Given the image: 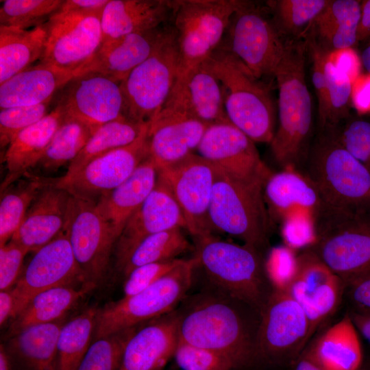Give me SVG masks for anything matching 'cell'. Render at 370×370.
Instances as JSON below:
<instances>
[{"mask_svg": "<svg viewBox=\"0 0 370 370\" xmlns=\"http://www.w3.org/2000/svg\"><path fill=\"white\" fill-rule=\"evenodd\" d=\"M195 256L213 286L262 311L276 288L262 252L246 245L217 238L197 237Z\"/></svg>", "mask_w": 370, "mask_h": 370, "instance_id": "3", "label": "cell"}, {"mask_svg": "<svg viewBox=\"0 0 370 370\" xmlns=\"http://www.w3.org/2000/svg\"><path fill=\"white\" fill-rule=\"evenodd\" d=\"M158 177V168L148 156L127 180L96 201L118 239L130 217L155 187Z\"/></svg>", "mask_w": 370, "mask_h": 370, "instance_id": "29", "label": "cell"}, {"mask_svg": "<svg viewBox=\"0 0 370 370\" xmlns=\"http://www.w3.org/2000/svg\"><path fill=\"white\" fill-rule=\"evenodd\" d=\"M184 116L210 126L230 122L225 112L221 84L208 59L173 87L156 116Z\"/></svg>", "mask_w": 370, "mask_h": 370, "instance_id": "21", "label": "cell"}, {"mask_svg": "<svg viewBox=\"0 0 370 370\" xmlns=\"http://www.w3.org/2000/svg\"><path fill=\"white\" fill-rule=\"evenodd\" d=\"M370 37V0L361 1V18L358 30V41Z\"/></svg>", "mask_w": 370, "mask_h": 370, "instance_id": "58", "label": "cell"}, {"mask_svg": "<svg viewBox=\"0 0 370 370\" xmlns=\"http://www.w3.org/2000/svg\"><path fill=\"white\" fill-rule=\"evenodd\" d=\"M209 218L213 231L237 238L261 252L269 245L273 223L262 186L235 179L216 168Z\"/></svg>", "mask_w": 370, "mask_h": 370, "instance_id": "7", "label": "cell"}, {"mask_svg": "<svg viewBox=\"0 0 370 370\" xmlns=\"http://www.w3.org/2000/svg\"><path fill=\"white\" fill-rule=\"evenodd\" d=\"M53 102L3 108L0 110V145L8 146L22 130L38 122L51 110Z\"/></svg>", "mask_w": 370, "mask_h": 370, "instance_id": "46", "label": "cell"}, {"mask_svg": "<svg viewBox=\"0 0 370 370\" xmlns=\"http://www.w3.org/2000/svg\"><path fill=\"white\" fill-rule=\"evenodd\" d=\"M348 313L356 329L370 343V314L352 310Z\"/></svg>", "mask_w": 370, "mask_h": 370, "instance_id": "59", "label": "cell"}, {"mask_svg": "<svg viewBox=\"0 0 370 370\" xmlns=\"http://www.w3.org/2000/svg\"><path fill=\"white\" fill-rule=\"evenodd\" d=\"M0 370H16L3 343L0 345Z\"/></svg>", "mask_w": 370, "mask_h": 370, "instance_id": "61", "label": "cell"}, {"mask_svg": "<svg viewBox=\"0 0 370 370\" xmlns=\"http://www.w3.org/2000/svg\"><path fill=\"white\" fill-rule=\"evenodd\" d=\"M164 29V27L160 26L102 43L94 56L75 75L99 73L121 83L153 53Z\"/></svg>", "mask_w": 370, "mask_h": 370, "instance_id": "26", "label": "cell"}, {"mask_svg": "<svg viewBox=\"0 0 370 370\" xmlns=\"http://www.w3.org/2000/svg\"><path fill=\"white\" fill-rule=\"evenodd\" d=\"M352 310L368 313L370 312V271L359 277L349 284L345 291Z\"/></svg>", "mask_w": 370, "mask_h": 370, "instance_id": "53", "label": "cell"}, {"mask_svg": "<svg viewBox=\"0 0 370 370\" xmlns=\"http://www.w3.org/2000/svg\"><path fill=\"white\" fill-rule=\"evenodd\" d=\"M182 229L167 230L146 237L116 265L117 269L125 278L138 267L177 258L191 247Z\"/></svg>", "mask_w": 370, "mask_h": 370, "instance_id": "37", "label": "cell"}, {"mask_svg": "<svg viewBox=\"0 0 370 370\" xmlns=\"http://www.w3.org/2000/svg\"><path fill=\"white\" fill-rule=\"evenodd\" d=\"M264 197L272 223L280 224L299 217L314 219L322 204L304 172L291 167L271 173L264 186Z\"/></svg>", "mask_w": 370, "mask_h": 370, "instance_id": "25", "label": "cell"}, {"mask_svg": "<svg viewBox=\"0 0 370 370\" xmlns=\"http://www.w3.org/2000/svg\"><path fill=\"white\" fill-rule=\"evenodd\" d=\"M230 45L225 47L257 78L274 75L282 57L285 42L267 18L245 1L231 18Z\"/></svg>", "mask_w": 370, "mask_h": 370, "instance_id": "18", "label": "cell"}, {"mask_svg": "<svg viewBox=\"0 0 370 370\" xmlns=\"http://www.w3.org/2000/svg\"><path fill=\"white\" fill-rule=\"evenodd\" d=\"M360 60L367 73L370 75V42L362 51Z\"/></svg>", "mask_w": 370, "mask_h": 370, "instance_id": "62", "label": "cell"}, {"mask_svg": "<svg viewBox=\"0 0 370 370\" xmlns=\"http://www.w3.org/2000/svg\"><path fill=\"white\" fill-rule=\"evenodd\" d=\"M65 317L32 325L8 338L3 343L16 370H58L57 345Z\"/></svg>", "mask_w": 370, "mask_h": 370, "instance_id": "30", "label": "cell"}, {"mask_svg": "<svg viewBox=\"0 0 370 370\" xmlns=\"http://www.w3.org/2000/svg\"><path fill=\"white\" fill-rule=\"evenodd\" d=\"M327 59L352 82L360 74L361 60L352 48L328 51Z\"/></svg>", "mask_w": 370, "mask_h": 370, "instance_id": "54", "label": "cell"}, {"mask_svg": "<svg viewBox=\"0 0 370 370\" xmlns=\"http://www.w3.org/2000/svg\"><path fill=\"white\" fill-rule=\"evenodd\" d=\"M309 322L301 306L276 288L261 311L258 334V365L291 367L310 339Z\"/></svg>", "mask_w": 370, "mask_h": 370, "instance_id": "11", "label": "cell"}, {"mask_svg": "<svg viewBox=\"0 0 370 370\" xmlns=\"http://www.w3.org/2000/svg\"><path fill=\"white\" fill-rule=\"evenodd\" d=\"M138 325L95 339L76 370H118L126 345Z\"/></svg>", "mask_w": 370, "mask_h": 370, "instance_id": "44", "label": "cell"}, {"mask_svg": "<svg viewBox=\"0 0 370 370\" xmlns=\"http://www.w3.org/2000/svg\"><path fill=\"white\" fill-rule=\"evenodd\" d=\"M43 119L20 132L8 146L4 155L7 173L1 184V192L38 164L64 114L57 106Z\"/></svg>", "mask_w": 370, "mask_h": 370, "instance_id": "31", "label": "cell"}, {"mask_svg": "<svg viewBox=\"0 0 370 370\" xmlns=\"http://www.w3.org/2000/svg\"><path fill=\"white\" fill-rule=\"evenodd\" d=\"M179 66L176 32L173 26L164 27L153 53L121 83L124 116L141 124L151 123L172 92Z\"/></svg>", "mask_w": 370, "mask_h": 370, "instance_id": "9", "label": "cell"}, {"mask_svg": "<svg viewBox=\"0 0 370 370\" xmlns=\"http://www.w3.org/2000/svg\"><path fill=\"white\" fill-rule=\"evenodd\" d=\"M214 288L196 295L185 308L177 310L179 341L221 354L237 369L258 365L260 311Z\"/></svg>", "mask_w": 370, "mask_h": 370, "instance_id": "1", "label": "cell"}, {"mask_svg": "<svg viewBox=\"0 0 370 370\" xmlns=\"http://www.w3.org/2000/svg\"><path fill=\"white\" fill-rule=\"evenodd\" d=\"M197 150L217 169L247 183L264 186L273 173L255 143L231 122L208 126Z\"/></svg>", "mask_w": 370, "mask_h": 370, "instance_id": "20", "label": "cell"}, {"mask_svg": "<svg viewBox=\"0 0 370 370\" xmlns=\"http://www.w3.org/2000/svg\"><path fill=\"white\" fill-rule=\"evenodd\" d=\"M179 321L175 309L138 328L126 345L118 370H162L177 345Z\"/></svg>", "mask_w": 370, "mask_h": 370, "instance_id": "23", "label": "cell"}, {"mask_svg": "<svg viewBox=\"0 0 370 370\" xmlns=\"http://www.w3.org/2000/svg\"><path fill=\"white\" fill-rule=\"evenodd\" d=\"M281 232L286 246L293 250L310 246L315 240L314 219L299 217L281 224Z\"/></svg>", "mask_w": 370, "mask_h": 370, "instance_id": "52", "label": "cell"}, {"mask_svg": "<svg viewBox=\"0 0 370 370\" xmlns=\"http://www.w3.org/2000/svg\"><path fill=\"white\" fill-rule=\"evenodd\" d=\"M109 0H66L60 8L63 10L83 12H100Z\"/></svg>", "mask_w": 370, "mask_h": 370, "instance_id": "56", "label": "cell"}, {"mask_svg": "<svg viewBox=\"0 0 370 370\" xmlns=\"http://www.w3.org/2000/svg\"><path fill=\"white\" fill-rule=\"evenodd\" d=\"M309 246L345 283L370 271V206L332 207L321 204Z\"/></svg>", "mask_w": 370, "mask_h": 370, "instance_id": "4", "label": "cell"}, {"mask_svg": "<svg viewBox=\"0 0 370 370\" xmlns=\"http://www.w3.org/2000/svg\"><path fill=\"white\" fill-rule=\"evenodd\" d=\"M306 49L302 41L286 42L273 75L279 90V124L269 144L282 169H299L310 148L312 101L306 82Z\"/></svg>", "mask_w": 370, "mask_h": 370, "instance_id": "2", "label": "cell"}, {"mask_svg": "<svg viewBox=\"0 0 370 370\" xmlns=\"http://www.w3.org/2000/svg\"><path fill=\"white\" fill-rule=\"evenodd\" d=\"M74 76L39 62L0 84V108L33 106L52 100Z\"/></svg>", "mask_w": 370, "mask_h": 370, "instance_id": "32", "label": "cell"}, {"mask_svg": "<svg viewBox=\"0 0 370 370\" xmlns=\"http://www.w3.org/2000/svg\"><path fill=\"white\" fill-rule=\"evenodd\" d=\"M99 308L90 306L62 327L58 340V370H76L91 345Z\"/></svg>", "mask_w": 370, "mask_h": 370, "instance_id": "38", "label": "cell"}, {"mask_svg": "<svg viewBox=\"0 0 370 370\" xmlns=\"http://www.w3.org/2000/svg\"><path fill=\"white\" fill-rule=\"evenodd\" d=\"M64 231L86 283L96 288L105 280L118 237L97 209L96 201L73 196Z\"/></svg>", "mask_w": 370, "mask_h": 370, "instance_id": "13", "label": "cell"}, {"mask_svg": "<svg viewBox=\"0 0 370 370\" xmlns=\"http://www.w3.org/2000/svg\"><path fill=\"white\" fill-rule=\"evenodd\" d=\"M326 0H279L271 1L281 27L293 34L311 25L325 7Z\"/></svg>", "mask_w": 370, "mask_h": 370, "instance_id": "45", "label": "cell"}, {"mask_svg": "<svg viewBox=\"0 0 370 370\" xmlns=\"http://www.w3.org/2000/svg\"><path fill=\"white\" fill-rule=\"evenodd\" d=\"M306 349L323 370H359L362 367L360 342L348 312Z\"/></svg>", "mask_w": 370, "mask_h": 370, "instance_id": "33", "label": "cell"}, {"mask_svg": "<svg viewBox=\"0 0 370 370\" xmlns=\"http://www.w3.org/2000/svg\"><path fill=\"white\" fill-rule=\"evenodd\" d=\"M208 125L184 116H156L148 130V153L158 169L193 153Z\"/></svg>", "mask_w": 370, "mask_h": 370, "instance_id": "27", "label": "cell"}, {"mask_svg": "<svg viewBox=\"0 0 370 370\" xmlns=\"http://www.w3.org/2000/svg\"><path fill=\"white\" fill-rule=\"evenodd\" d=\"M296 255L287 246L273 249L265 261L268 274L275 286L283 289L295 267Z\"/></svg>", "mask_w": 370, "mask_h": 370, "instance_id": "51", "label": "cell"}, {"mask_svg": "<svg viewBox=\"0 0 370 370\" xmlns=\"http://www.w3.org/2000/svg\"><path fill=\"white\" fill-rule=\"evenodd\" d=\"M359 370H370V368L361 367Z\"/></svg>", "mask_w": 370, "mask_h": 370, "instance_id": "63", "label": "cell"}, {"mask_svg": "<svg viewBox=\"0 0 370 370\" xmlns=\"http://www.w3.org/2000/svg\"><path fill=\"white\" fill-rule=\"evenodd\" d=\"M285 290L303 308L309 322V336L332 315L345 295V285L310 249L296 256L295 267Z\"/></svg>", "mask_w": 370, "mask_h": 370, "instance_id": "16", "label": "cell"}, {"mask_svg": "<svg viewBox=\"0 0 370 370\" xmlns=\"http://www.w3.org/2000/svg\"><path fill=\"white\" fill-rule=\"evenodd\" d=\"M97 128L64 114L61 123L37 165L52 171L71 163L82 151Z\"/></svg>", "mask_w": 370, "mask_h": 370, "instance_id": "40", "label": "cell"}, {"mask_svg": "<svg viewBox=\"0 0 370 370\" xmlns=\"http://www.w3.org/2000/svg\"><path fill=\"white\" fill-rule=\"evenodd\" d=\"M94 289L95 288L93 286L86 284L79 287H56L38 293L9 322L5 338L7 339L26 328L64 318L67 312Z\"/></svg>", "mask_w": 370, "mask_h": 370, "instance_id": "34", "label": "cell"}, {"mask_svg": "<svg viewBox=\"0 0 370 370\" xmlns=\"http://www.w3.org/2000/svg\"><path fill=\"white\" fill-rule=\"evenodd\" d=\"M34 253L12 288L15 303L13 319L42 291L60 286L79 287L86 284L64 230Z\"/></svg>", "mask_w": 370, "mask_h": 370, "instance_id": "17", "label": "cell"}, {"mask_svg": "<svg viewBox=\"0 0 370 370\" xmlns=\"http://www.w3.org/2000/svg\"><path fill=\"white\" fill-rule=\"evenodd\" d=\"M182 259L154 262L138 267L125 278L123 297L135 295L148 288L181 262Z\"/></svg>", "mask_w": 370, "mask_h": 370, "instance_id": "49", "label": "cell"}, {"mask_svg": "<svg viewBox=\"0 0 370 370\" xmlns=\"http://www.w3.org/2000/svg\"><path fill=\"white\" fill-rule=\"evenodd\" d=\"M147 123L131 144L98 156L51 182L71 196L95 201L127 180L148 156Z\"/></svg>", "mask_w": 370, "mask_h": 370, "instance_id": "15", "label": "cell"}, {"mask_svg": "<svg viewBox=\"0 0 370 370\" xmlns=\"http://www.w3.org/2000/svg\"><path fill=\"white\" fill-rule=\"evenodd\" d=\"M49 182L34 179L1 195L0 246L10 241L23 221L32 203Z\"/></svg>", "mask_w": 370, "mask_h": 370, "instance_id": "41", "label": "cell"}, {"mask_svg": "<svg viewBox=\"0 0 370 370\" xmlns=\"http://www.w3.org/2000/svg\"><path fill=\"white\" fill-rule=\"evenodd\" d=\"M15 303L12 288L0 291V325L9 323L14 316Z\"/></svg>", "mask_w": 370, "mask_h": 370, "instance_id": "57", "label": "cell"}, {"mask_svg": "<svg viewBox=\"0 0 370 370\" xmlns=\"http://www.w3.org/2000/svg\"><path fill=\"white\" fill-rule=\"evenodd\" d=\"M71 195L51 183L37 195L10 241L36 252L64 230Z\"/></svg>", "mask_w": 370, "mask_h": 370, "instance_id": "24", "label": "cell"}, {"mask_svg": "<svg viewBox=\"0 0 370 370\" xmlns=\"http://www.w3.org/2000/svg\"><path fill=\"white\" fill-rule=\"evenodd\" d=\"M101 12L60 8L45 24L47 40L39 62L77 75L102 44Z\"/></svg>", "mask_w": 370, "mask_h": 370, "instance_id": "12", "label": "cell"}, {"mask_svg": "<svg viewBox=\"0 0 370 370\" xmlns=\"http://www.w3.org/2000/svg\"><path fill=\"white\" fill-rule=\"evenodd\" d=\"M336 132L342 145L370 171V122L349 120Z\"/></svg>", "mask_w": 370, "mask_h": 370, "instance_id": "48", "label": "cell"}, {"mask_svg": "<svg viewBox=\"0 0 370 370\" xmlns=\"http://www.w3.org/2000/svg\"><path fill=\"white\" fill-rule=\"evenodd\" d=\"M208 61L220 82L230 121L254 143H270L275 114L269 91L227 48L219 47Z\"/></svg>", "mask_w": 370, "mask_h": 370, "instance_id": "5", "label": "cell"}, {"mask_svg": "<svg viewBox=\"0 0 370 370\" xmlns=\"http://www.w3.org/2000/svg\"><path fill=\"white\" fill-rule=\"evenodd\" d=\"M0 25L21 29L45 24L62 7V0L1 1Z\"/></svg>", "mask_w": 370, "mask_h": 370, "instance_id": "43", "label": "cell"}, {"mask_svg": "<svg viewBox=\"0 0 370 370\" xmlns=\"http://www.w3.org/2000/svg\"><path fill=\"white\" fill-rule=\"evenodd\" d=\"M46 40L45 24L30 29L0 25V84L40 61Z\"/></svg>", "mask_w": 370, "mask_h": 370, "instance_id": "35", "label": "cell"}, {"mask_svg": "<svg viewBox=\"0 0 370 370\" xmlns=\"http://www.w3.org/2000/svg\"><path fill=\"white\" fill-rule=\"evenodd\" d=\"M352 103L359 114L370 112L369 74H360L353 81Z\"/></svg>", "mask_w": 370, "mask_h": 370, "instance_id": "55", "label": "cell"}, {"mask_svg": "<svg viewBox=\"0 0 370 370\" xmlns=\"http://www.w3.org/2000/svg\"><path fill=\"white\" fill-rule=\"evenodd\" d=\"M361 313H362V312H361ZM364 314H370V312H368V313H364Z\"/></svg>", "mask_w": 370, "mask_h": 370, "instance_id": "64", "label": "cell"}, {"mask_svg": "<svg viewBox=\"0 0 370 370\" xmlns=\"http://www.w3.org/2000/svg\"><path fill=\"white\" fill-rule=\"evenodd\" d=\"M158 170V177L176 200L190 234L195 238L213 234L209 210L216 176L214 166L193 153Z\"/></svg>", "mask_w": 370, "mask_h": 370, "instance_id": "14", "label": "cell"}, {"mask_svg": "<svg viewBox=\"0 0 370 370\" xmlns=\"http://www.w3.org/2000/svg\"><path fill=\"white\" fill-rule=\"evenodd\" d=\"M360 18L361 1L332 0L311 25L320 40L324 42L323 47L328 45L330 51L352 48L358 42Z\"/></svg>", "mask_w": 370, "mask_h": 370, "instance_id": "36", "label": "cell"}, {"mask_svg": "<svg viewBox=\"0 0 370 370\" xmlns=\"http://www.w3.org/2000/svg\"><path fill=\"white\" fill-rule=\"evenodd\" d=\"M122 116L97 128L79 155L69 163L65 174H72L92 159L133 143L144 127Z\"/></svg>", "mask_w": 370, "mask_h": 370, "instance_id": "39", "label": "cell"}, {"mask_svg": "<svg viewBox=\"0 0 370 370\" xmlns=\"http://www.w3.org/2000/svg\"><path fill=\"white\" fill-rule=\"evenodd\" d=\"M324 72L326 80V108L323 119L318 124L319 133L337 130L340 124L349 116V108L352 104V81L328 60L327 55Z\"/></svg>", "mask_w": 370, "mask_h": 370, "instance_id": "42", "label": "cell"}, {"mask_svg": "<svg viewBox=\"0 0 370 370\" xmlns=\"http://www.w3.org/2000/svg\"><path fill=\"white\" fill-rule=\"evenodd\" d=\"M245 1H173L172 16L180 53L175 86L182 83L219 47L230 20Z\"/></svg>", "mask_w": 370, "mask_h": 370, "instance_id": "8", "label": "cell"}, {"mask_svg": "<svg viewBox=\"0 0 370 370\" xmlns=\"http://www.w3.org/2000/svg\"><path fill=\"white\" fill-rule=\"evenodd\" d=\"M305 164L304 173L323 205L370 206V171L342 145L336 130L319 133Z\"/></svg>", "mask_w": 370, "mask_h": 370, "instance_id": "6", "label": "cell"}, {"mask_svg": "<svg viewBox=\"0 0 370 370\" xmlns=\"http://www.w3.org/2000/svg\"><path fill=\"white\" fill-rule=\"evenodd\" d=\"M173 357L182 370H233L237 367L227 357L214 351L178 341Z\"/></svg>", "mask_w": 370, "mask_h": 370, "instance_id": "47", "label": "cell"}, {"mask_svg": "<svg viewBox=\"0 0 370 370\" xmlns=\"http://www.w3.org/2000/svg\"><path fill=\"white\" fill-rule=\"evenodd\" d=\"M197 266L195 258L182 259L148 288L99 308L93 339L137 326L174 310L189 290Z\"/></svg>", "mask_w": 370, "mask_h": 370, "instance_id": "10", "label": "cell"}, {"mask_svg": "<svg viewBox=\"0 0 370 370\" xmlns=\"http://www.w3.org/2000/svg\"><path fill=\"white\" fill-rule=\"evenodd\" d=\"M177 227L186 229L182 212L169 187L158 177L155 187L130 217L116 243V265L146 237Z\"/></svg>", "mask_w": 370, "mask_h": 370, "instance_id": "22", "label": "cell"}, {"mask_svg": "<svg viewBox=\"0 0 370 370\" xmlns=\"http://www.w3.org/2000/svg\"><path fill=\"white\" fill-rule=\"evenodd\" d=\"M173 9V1L109 0L101 12L102 43L160 27Z\"/></svg>", "mask_w": 370, "mask_h": 370, "instance_id": "28", "label": "cell"}, {"mask_svg": "<svg viewBox=\"0 0 370 370\" xmlns=\"http://www.w3.org/2000/svg\"><path fill=\"white\" fill-rule=\"evenodd\" d=\"M26 248L10 241L0 247V290L11 288L16 284L23 270Z\"/></svg>", "mask_w": 370, "mask_h": 370, "instance_id": "50", "label": "cell"}, {"mask_svg": "<svg viewBox=\"0 0 370 370\" xmlns=\"http://www.w3.org/2000/svg\"><path fill=\"white\" fill-rule=\"evenodd\" d=\"M291 370H323L305 348L291 367Z\"/></svg>", "mask_w": 370, "mask_h": 370, "instance_id": "60", "label": "cell"}, {"mask_svg": "<svg viewBox=\"0 0 370 370\" xmlns=\"http://www.w3.org/2000/svg\"><path fill=\"white\" fill-rule=\"evenodd\" d=\"M54 106L64 115L98 127L124 116L121 83L99 73L75 75L55 95Z\"/></svg>", "mask_w": 370, "mask_h": 370, "instance_id": "19", "label": "cell"}]
</instances>
